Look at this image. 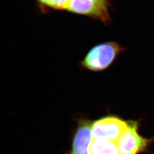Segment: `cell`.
I'll list each match as a JSON object with an SVG mask.
<instances>
[{"label":"cell","instance_id":"277c9868","mask_svg":"<svg viewBox=\"0 0 154 154\" xmlns=\"http://www.w3.org/2000/svg\"><path fill=\"white\" fill-rule=\"evenodd\" d=\"M127 122L114 116H109L92 123L94 139L116 142L126 127Z\"/></svg>","mask_w":154,"mask_h":154},{"label":"cell","instance_id":"8992f818","mask_svg":"<svg viewBox=\"0 0 154 154\" xmlns=\"http://www.w3.org/2000/svg\"><path fill=\"white\" fill-rule=\"evenodd\" d=\"M90 152L91 154H119L116 142L99 139H93Z\"/></svg>","mask_w":154,"mask_h":154},{"label":"cell","instance_id":"6da1fadb","mask_svg":"<svg viewBox=\"0 0 154 154\" xmlns=\"http://www.w3.org/2000/svg\"><path fill=\"white\" fill-rule=\"evenodd\" d=\"M125 49L115 42L98 45L88 53L81 62L82 67L91 71L99 72L107 69L116 57Z\"/></svg>","mask_w":154,"mask_h":154},{"label":"cell","instance_id":"7a4b0ae2","mask_svg":"<svg viewBox=\"0 0 154 154\" xmlns=\"http://www.w3.org/2000/svg\"><path fill=\"white\" fill-rule=\"evenodd\" d=\"M138 128V122H127L126 127L116 142L119 154H138L147 149L152 140L141 136Z\"/></svg>","mask_w":154,"mask_h":154},{"label":"cell","instance_id":"5b68a950","mask_svg":"<svg viewBox=\"0 0 154 154\" xmlns=\"http://www.w3.org/2000/svg\"><path fill=\"white\" fill-rule=\"evenodd\" d=\"M93 139L92 123L88 120L79 121L73 139L71 154H91Z\"/></svg>","mask_w":154,"mask_h":154},{"label":"cell","instance_id":"ba28073f","mask_svg":"<svg viewBox=\"0 0 154 154\" xmlns=\"http://www.w3.org/2000/svg\"><path fill=\"white\" fill-rule=\"evenodd\" d=\"M39 2H40V3H41V4H44L46 5V1H47V0H38Z\"/></svg>","mask_w":154,"mask_h":154},{"label":"cell","instance_id":"3957f363","mask_svg":"<svg viewBox=\"0 0 154 154\" xmlns=\"http://www.w3.org/2000/svg\"><path fill=\"white\" fill-rule=\"evenodd\" d=\"M108 0H70L66 10L99 20L105 23L111 21Z\"/></svg>","mask_w":154,"mask_h":154},{"label":"cell","instance_id":"52a82bcc","mask_svg":"<svg viewBox=\"0 0 154 154\" xmlns=\"http://www.w3.org/2000/svg\"><path fill=\"white\" fill-rule=\"evenodd\" d=\"M70 0H47L46 5L55 9H67Z\"/></svg>","mask_w":154,"mask_h":154}]
</instances>
